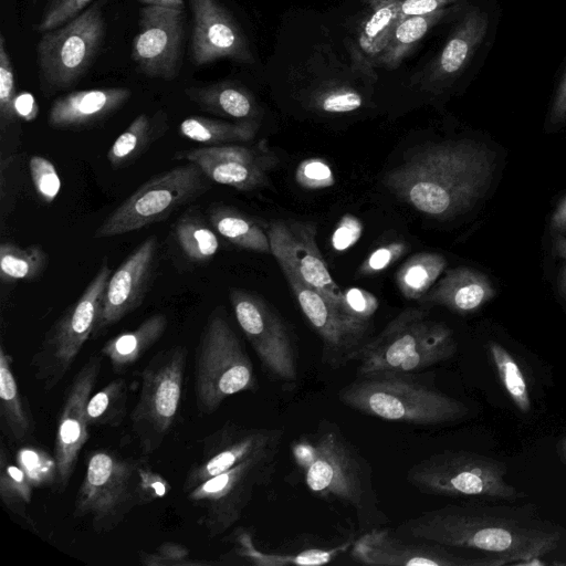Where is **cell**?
Returning a JSON list of instances; mask_svg holds the SVG:
<instances>
[{
  "label": "cell",
  "mask_w": 566,
  "mask_h": 566,
  "mask_svg": "<svg viewBox=\"0 0 566 566\" xmlns=\"http://www.w3.org/2000/svg\"><path fill=\"white\" fill-rule=\"evenodd\" d=\"M494 154L472 140L429 144L387 172L384 182L428 217L444 219L470 209L485 192Z\"/></svg>",
  "instance_id": "1"
},
{
  "label": "cell",
  "mask_w": 566,
  "mask_h": 566,
  "mask_svg": "<svg viewBox=\"0 0 566 566\" xmlns=\"http://www.w3.org/2000/svg\"><path fill=\"white\" fill-rule=\"evenodd\" d=\"M397 534L446 547L495 554L489 565H544L559 533L538 522L472 504H451L422 512L397 526Z\"/></svg>",
  "instance_id": "2"
},
{
  "label": "cell",
  "mask_w": 566,
  "mask_h": 566,
  "mask_svg": "<svg viewBox=\"0 0 566 566\" xmlns=\"http://www.w3.org/2000/svg\"><path fill=\"white\" fill-rule=\"evenodd\" d=\"M293 455L313 494L350 506L361 526L386 520L379 509L369 463L338 426L321 421L313 434L295 441Z\"/></svg>",
  "instance_id": "3"
},
{
  "label": "cell",
  "mask_w": 566,
  "mask_h": 566,
  "mask_svg": "<svg viewBox=\"0 0 566 566\" xmlns=\"http://www.w3.org/2000/svg\"><path fill=\"white\" fill-rule=\"evenodd\" d=\"M455 352L449 326L431 319L423 310L409 307L359 350L355 358L357 377L411 375L450 359Z\"/></svg>",
  "instance_id": "4"
},
{
  "label": "cell",
  "mask_w": 566,
  "mask_h": 566,
  "mask_svg": "<svg viewBox=\"0 0 566 566\" xmlns=\"http://www.w3.org/2000/svg\"><path fill=\"white\" fill-rule=\"evenodd\" d=\"M410 376L376 374L357 377L338 391V399L365 415L418 426L449 423L468 415L463 402L415 381Z\"/></svg>",
  "instance_id": "5"
},
{
  "label": "cell",
  "mask_w": 566,
  "mask_h": 566,
  "mask_svg": "<svg viewBox=\"0 0 566 566\" xmlns=\"http://www.w3.org/2000/svg\"><path fill=\"white\" fill-rule=\"evenodd\" d=\"M256 387L248 353L224 311L216 308L209 315L196 348L193 391L198 412L210 415L231 396L255 391Z\"/></svg>",
  "instance_id": "6"
},
{
  "label": "cell",
  "mask_w": 566,
  "mask_h": 566,
  "mask_svg": "<svg viewBox=\"0 0 566 566\" xmlns=\"http://www.w3.org/2000/svg\"><path fill=\"white\" fill-rule=\"evenodd\" d=\"M506 465L496 459L444 450L415 463L406 480L429 495L515 501L524 494L506 482Z\"/></svg>",
  "instance_id": "7"
},
{
  "label": "cell",
  "mask_w": 566,
  "mask_h": 566,
  "mask_svg": "<svg viewBox=\"0 0 566 566\" xmlns=\"http://www.w3.org/2000/svg\"><path fill=\"white\" fill-rule=\"evenodd\" d=\"M188 349L174 345L156 353L140 373L137 402L130 412V429L143 455L155 453L177 420Z\"/></svg>",
  "instance_id": "8"
},
{
  "label": "cell",
  "mask_w": 566,
  "mask_h": 566,
  "mask_svg": "<svg viewBox=\"0 0 566 566\" xmlns=\"http://www.w3.org/2000/svg\"><path fill=\"white\" fill-rule=\"evenodd\" d=\"M138 462L139 459L124 458L107 449L87 453L85 473L75 494L73 516H88L97 534L116 528L133 509L139 506Z\"/></svg>",
  "instance_id": "9"
},
{
  "label": "cell",
  "mask_w": 566,
  "mask_h": 566,
  "mask_svg": "<svg viewBox=\"0 0 566 566\" xmlns=\"http://www.w3.org/2000/svg\"><path fill=\"white\" fill-rule=\"evenodd\" d=\"M109 276L111 268L104 260L81 296L50 327L32 355L30 368L44 391L59 385L91 338Z\"/></svg>",
  "instance_id": "10"
},
{
  "label": "cell",
  "mask_w": 566,
  "mask_h": 566,
  "mask_svg": "<svg viewBox=\"0 0 566 566\" xmlns=\"http://www.w3.org/2000/svg\"><path fill=\"white\" fill-rule=\"evenodd\" d=\"M201 168L187 161L147 180L96 229L94 238L126 234L167 219L210 188Z\"/></svg>",
  "instance_id": "11"
},
{
  "label": "cell",
  "mask_w": 566,
  "mask_h": 566,
  "mask_svg": "<svg viewBox=\"0 0 566 566\" xmlns=\"http://www.w3.org/2000/svg\"><path fill=\"white\" fill-rule=\"evenodd\" d=\"M280 448L253 455L217 474L186 493L200 511L197 523L213 538L230 530L241 518L254 493L272 481Z\"/></svg>",
  "instance_id": "12"
},
{
  "label": "cell",
  "mask_w": 566,
  "mask_h": 566,
  "mask_svg": "<svg viewBox=\"0 0 566 566\" xmlns=\"http://www.w3.org/2000/svg\"><path fill=\"white\" fill-rule=\"evenodd\" d=\"M104 28L102 10L94 4L62 27L43 32L36 45L43 94L66 90L82 78L97 55Z\"/></svg>",
  "instance_id": "13"
},
{
  "label": "cell",
  "mask_w": 566,
  "mask_h": 566,
  "mask_svg": "<svg viewBox=\"0 0 566 566\" xmlns=\"http://www.w3.org/2000/svg\"><path fill=\"white\" fill-rule=\"evenodd\" d=\"M230 302L235 319L254 349L264 374L284 390L298 381V354L284 321L260 296L234 289Z\"/></svg>",
  "instance_id": "14"
},
{
  "label": "cell",
  "mask_w": 566,
  "mask_h": 566,
  "mask_svg": "<svg viewBox=\"0 0 566 566\" xmlns=\"http://www.w3.org/2000/svg\"><path fill=\"white\" fill-rule=\"evenodd\" d=\"M280 264L298 305L323 343V363L339 368L355 358L369 340V322L360 321L336 308L317 290L308 285L282 256Z\"/></svg>",
  "instance_id": "15"
},
{
  "label": "cell",
  "mask_w": 566,
  "mask_h": 566,
  "mask_svg": "<svg viewBox=\"0 0 566 566\" xmlns=\"http://www.w3.org/2000/svg\"><path fill=\"white\" fill-rule=\"evenodd\" d=\"M185 19L184 9L146 6L139 10L132 59L140 73L165 81L178 76L182 64Z\"/></svg>",
  "instance_id": "16"
},
{
  "label": "cell",
  "mask_w": 566,
  "mask_h": 566,
  "mask_svg": "<svg viewBox=\"0 0 566 566\" xmlns=\"http://www.w3.org/2000/svg\"><path fill=\"white\" fill-rule=\"evenodd\" d=\"M283 437L281 428H248L227 421L202 439L200 453L184 478L182 492H189L253 455L281 447Z\"/></svg>",
  "instance_id": "17"
},
{
  "label": "cell",
  "mask_w": 566,
  "mask_h": 566,
  "mask_svg": "<svg viewBox=\"0 0 566 566\" xmlns=\"http://www.w3.org/2000/svg\"><path fill=\"white\" fill-rule=\"evenodd\" d=\"M102 368V355H92L74 375L59 413L53 454L57 465L55 490L63 493L74 473L88 433L87 403Z\"/></svg>",
  "instance_id": "18"
},
{
  "label": "cell",
  "mask_w": 566,
  "mask_h": 566,
  "mask_svg": "<svg viewBox=\"0 0 566 566\" xmlns=\"http://www.w3.org/2000/svg\"><path fill=\"white\" fill-rule=\"evenodd\" d=\"M448 547L400 536L396 531L375 527L353 544L350 555L369 566H483L486 559H468Z\"/></svg>",
  "instance_id": "19"
},
{
  "label": "cell",
  "mask_w": 566,
  "mask_h": 566,
  "mask_svg": "<svg viewBox=\"0 0 566 566\" xmlns=\"http://www.w3.org/2000/svg\"><path fill=\"white\" fill-rule=\"evenodd\" d=\"M198 165L213 182L250 191L268 184L277 159L268 148L235 144L203 146L176 156Z\"/></svg>",
  "instance_id": "20"
},
{
  "label": "cell",
  "mask_w": 566,
  "mask_h": 566,
  "mask_svg": "<svg viewBox=\"0 0 566 566\" xmlns=\"http://www.w3.org/2000/svg\"><path fill=\"white\" fill-rule=\"evenodd\" d=\"M156 253L157 240L149 237L111 274L92 339L142 305L153 279Z\"/></svg>",
  "instance_id": "21"
},
{
  "label": "cell",
  "mask_w": 566,
  "mask_h": 566,
  "mask_svg": "<svg viewBox=\"0 0 566 566\" xmlns=\"http://www.w3.org/2000/svg\"><path fill=\"white\" fill-rule=\"evenodd\" d=\"M268 237L273 256L284 258L303 281L347 314L343 290L333 280L317 248L314 226L275 221L270 224Z\"/></svg>",
  "instance_id": "22"
},
{
  "label": "cell",
  "mask_w": 566,
  "mask_h": 566,
  "mask_svg": "<svg viewBox=\"0 0 566 566\" xmlns=\"http://www.w3.org/2000/svg\"><path fill=\"white\" fill-rule=\"evenodd\" d=\"M192 12L191 60L205 65L240 55V36L217 0H189Z\"/></svg>",
  "instance_id": "23"
},
{
  "label": "cell",
  "mask_w": 566,
  "mask_h": 566,
  "mask_svg": "<svg viewBox=\"0 0 566 566\" xmlns=\"http://www.w3.org/2000/svg\"><path fill=\"white\" fill-rule=\"evenodd\" d=\"M130 95L132 92L126 87L74 91L52 103L48 123L54 129L87 127L112 115Z\"/></svg>",
  "instance_id": "24"
},
{
  "label": "cell",
  "mask_w": 566,
  "mask_h": 566,
  "mask_svg": "<svg viewBox=\"0 0 566 566\" xmlns=\"http://www.w3.org/2000/svg\"><path fill=\"white\" fill-rule=\"evenodd\" d=\"M495 294L496 291L485 274L469 266H458L448 270L419 302L444 306L459 314H469L481 308Z\"/></svg>",
  "instance_id": "25"
},
{
  "label": "cell",
  "mask_w": 566,
  "mask_h": 566,
  "mask_svg": "<svg viewBox=\"0 0 566 566\" xmlns=\"http://www.w3.org/2000/svg\"><path fill=\"white\" fill-rule=\"evenodd\" d=\"M12 356L0 346V424L12 443H31L35 433L28 399L21 394L12 369Z\"/></svg>",
  "instance_id": "26"
},
{
  "label": "cell",
  "mask_w": 566,
  "mask_h": 566,
  "mask_svg": "<svg viewBox=\"0 0 566 566\" xmlns=\"http://www.w3.org/2000/svg\"><path fill=\"white\" fill-rule=\"evenodd\" d=\"M233 543L232 553L244 559L248 564L256 566H282V565H324L331 563L343 553L350 542L335 547H308L303 551L274 553L259 549L250 531L237 528L230 536Z\"/></svg>",
  "instance_id": "27"
},
{
  "label": "cell",
  "mask_w": 566,
  "mask_h": 566,
  "mask_svg": "<svg viewBox=\"0 0 566 566\" xmlns=\"http://www.w3.org/2000/svg\"><path fill=\"white\" fill-rule=\"evenodd\" d=\"M167 317L157 313L147 317L135 329L123 332L108 339L99 350L115 373L136 364L164 335Z\"/></svg>",
  "instance_id": "28"
},
{
  "label": "cell",
  "mask_w": 566,
  "mask_h": 566,
  "mask_svg": "<svg viewBox=\"0 0 566 566\" xmlns=\"http://www.w3.org/2000/svg\"><path fill=\"white\" fill-rule=\"evenodd\" d=\"M168 129V116L159 109L155 114H139L115 139L106 154L113 168L127 166L140 157Z\"/></svg>",
  "instance_id": "29"
},
{
  "label": "cell",
  "mask_w": 566,
  "mask_h": 566,
  "mask_svg": "<svg viewBox=\"0 0 566 566\" xmlns=\"http://www.w3.org/2000/svg\"><path fill=\"white\" fill-rule=\"evenodd\" d=\"M209 221L212 228L230 243L259 253H271L268 233L235 209L213 206L209 210Z\"/></svg>",
  "instance_id": "30"
},
{
  "label": "cell",
  "mask_w": 566,
  "mask_h": 566,
  "mask_svg": "<svg viewBox=\"0 0 566 566\" xmlns=\"http://www.w3.org/2000/svg\"><path fill=\"white\" fill-rule=\"evenodd\" d=\"M256 129L253 122L228 123L203 116L187 117L179 126L185 138L205 146L249 142L255 136Z\"/></svg>",
  "instance_id": "31"
},
{
  "label": "cell",
  "mask_w": 566,
  "mask_h": 566,
  "mask_svg": "<svg viewBox=\"0 0 566 566\" xmlns=\"http://www.w3.org/2000/svg\"><path fill=\"white\" fill-rule=\"evenodd\" d=\"M186 95L201 109L216 115L245 119L253 115L251 98L243 91L226 85L212 84L186 90Z\"/></svg>",
  "instance_id": "32"
},
{
  "label": "cell",
  "mask_w": 566,
  "mask_h": 566,
  "mask_svg": "<svg viewBox=\"0 0 566 566\" xmlns=\"http://www.w3.org/2000/svg\"><path fill=\"white\" fill-rule=\"evenodd\" d=\"M446 265L447 260L439 253L420 252L409 258L396 274L401 295L419 301L432 287Z\"/></svg>",
  "instance_id": "33"
},
{
  "label": "cell",
  "mask_w": 566,
  "mask_h": 566,
  "mask_svg": "<svg viewBox=\"0 0 566 566\" xmlns=\"http://www.w3.org/2000/svg\"><path fill=\"white\" fill-rule=\"evenodd\" d=\"M32 484L24 471L11 460L2 444L0 449V499L4 506L35 527L29 512L32 499Z\"/></svg>",
  "instance_id": "34"
},
{
  "label": "cell",
  "mask_w": 566,
  "mask_h": 566,
  "mask_svg": "<svg viewBox=\"0 0 566 566\" xmlns=\"http://www.w3.org/2000/svg\"><path fill=\"white\" fill-rule=\"evenodd\" d=\"M128 386L125 378L111 380L92 395L87 403L90 426L118 427L127 412Z\"/></svg>",
  "instance_id": "35"
},
{
  "label": "cell",
  "mask_w": 566,
  "mask_h": 566,
  "mask_svg": "<svg viewBox=\"0 0 566 566\" xmlns=\"http://www.w3.org/2000/svg\"><path fill=\"white\" fill-rule=\"evenodd\" d=\"M46 264L48 255L39 245L21 248L4 242L0 247V279L3 283L35 280Z\"/></svg>",
  "instance_id": "36"
},
{
  "label": "cell",
  "mask_w": 566,
  "mask_h": 566,
  "mask_svg": "<svg viewBox=\"0 0 566 566\" xmlns=\"http://www.w3.org/2000/svg\"><path fill=\"white\" fill-rule=\"evenodd\" d=\"M175 237L182 253L193 262L208 261L219 250L216 232L196 214H185L178 220Z\"/></svg>",
  "instance_id": "37"
},
{
  "label": "cell",
  "mask_w": 566,
  "mask_h": 566,
  "mask_svg": "<svg viewBox=\"0 0 566 566\" xmlns=\"http://www.w3.org/2000/svg\"><path fill=\"white\" fill-rule=\"evenodd\" d=\"M489 352L509 397L522 413H527L532 403L528 386L518 363L496 342L489 343Z\"/></svg>",
  "instance_id": "38"
},
{
  "label": "cell",
  "mask_w": 566,
  "mask_h": 566,
  "mask_svg": "<svg viewBox=\"0 0 566 566\" xmlns=\"http://www.w3.org/2000/svg\"><path fill=\"white\" fill-rule=\"evenodd\" d=\"M15 462L24 471L33 488H55L57 465L54 454L27 444L17 450Z\"/></svg>",
  "instance_id": "39"
},
{
  "label": "cell",
  "mask_w": 566,
  "mask_h": 566,
  "mask_svg": "<svg viewBox=\"0 0 566 566\" xmlns=\"http://www.w3.org/2000/svg\"><path fill=\"white\" fill-rule=\"evenodd\" d=\"M15 81L9 52L6 48V40L0 33V128L4 132L7 127L19 119L15 111Z\"/></svg>",
  "instance_id": "40"
},
{
  "label": "cell",
  "mask_w": 566,
  "mask_h": 566,
  "mask_svg": "<svg viewBox=\"0 0 566 566\" xmlns=\"http://www.w3.org/2000/svg\"><path fill=\"white\" fill-rule=\"evenodd\" d=\"M139 562L146 566H208L220 565L219 562L193 559L185 545L164 542L154 553H139Z\"/></svg>",
  "instance_id": "41"
},
{
  "label": "cell",
  "mask_w": 566,
  "mask_h": 566,
  "mask_svg": "<svg viewBox=\"0 0 566 566\" xmlns=\"http://www.w3.org/2000/svg\"><path fill=\"white\" fill-rule=\"evenodd\" d=\"M29 168L38 196L46 203L53 202L61 190V178L53 163L34 155L30 159Z\"/></svg>",
  "instance_id": "42"
},
{
  "label": "cell",
  "mask_w": 566,
  "mask_h": 566,
  "mask_svg": "<svg viewBox=\"0 0 566 566\" xmlns=\"http://www.w3.org/2000/svg\"><path fill=\"white\" fill-rule=\"evenodd\" d=\"M92 0H50L38 25L36 31L46 32L67 23L77 17Z\"/></svg>",
  "instance_id": "43"
},
{
  "label": "cell",
  "mask_w": 566,
  "mask_h": 566,
  "mask_svg": "<svg viewBox=\"0 0 566 566\" xmlns=\"http://www.w3.org/2000/svg\"><path fill=\"white\" fill-rule=\"evenodd\" d=\"M169 490V482L145 461L139 459L137 467V494L139 506L163 499Z\"/></svg>",
  "instance_id": "44"
},
{
  "label": "cell",
  "mask_w": 566,
  "mask_h": 566,
  "mask_svg": "<svg viewBox=\"0 0 566 566\" xmlns=\"http://www.w3.org/2000/svg\"><path fill=\"white\" fill-rule=\"evenodd\" d=\"M298 185L306 189H322L334 184V175L328 164L318 158L304 160L296 169Z\"/></svg>",
  "instance_id": "45"
},
{
  "label": "cell",
  "mask_w": 566,
  "mask_h": 566,
  "mask_svg": "<svg viewBox=\"0 0 566 566\" xmlns=\"http://www.w3.org/2000/svg\"><path fill=\"white\" fill-rule=\"evenodd\" d=\"M379 302L370 292L360 287H349L343 290L344 311L360 321L369 322L376 313Z\"/></svg>",
  "instance_id": "46"
},
{
  "label": "cell",
  "mask_w": 566,
  "mask_h": 566,
  "mask_svg": "<svg viewBox=\"0 0 566 566\" xmlns=\"http://www.w3.org/2000/svg\"><path fill=\"white\" fill-rule=\"evenodd\" d=\"M406 251L403 242H390L374 250L361 263L358 273L361 275H373L386 270L390 264L398 260Z\"/></svg>",
  "instance_id": "47"
},
{
  "label": "cell",
  "mask_w": 566,
  "mask_h": 566,
  "mask_svg": "<svg viewBox=\"0 0 566 566\" xmlns=\"http://www.w3.org/2000/svg\"><path fill=\"white\" fill-rule=\"evenodd\" d=\"M361 223L355 216L346 214L338 222L332 235V245L344 251L355 244L361 234Z\"/></svg>",
  "instance_id": "48"
},
{
  "label": "cell",
  "mask_w": 566,
  "mask_h": 566,
  "mask_svg": "<svg viewBox=\"0 0 566 566\" xmlns=\"http://www.w3.org/2000/svg\"><path fill=\"white\" fill-rule=\"evenodd\" d=\"M361 105V97L354 92L334 93L322 102V108L328 113H345L357 109Z\"/></svg>",
  "instance_id": "49"
},
{
  "label": "cell",
  "mask_w": 566,
  "mask_h": 566,
  "mask_svg": "<svg viewBox=\"0 0 566 566\" xmlns=\"http://www.w3.org/2000/svg\"><path fill=\"white\" fill-rule=\"evenodd\" d=\"M428 29V22L421 15L405 20L396 29V38L401 43H412L419 40Z\"/></svg>",
  "instance_id": "50"
},
{
  "label": "cell",
  "mask_w": 566,
  "mask_h": 566,
  "mask_svg": "<svg viewBox=\"0 0 566 566\" xmlns=\"http://www.w3.org/2000/svg\"><path fill=\"white\" fill-rule=\"evenodd\" d=\"M548 118L552 125H559L566 120V69L556 88Z\"/></svg>",
  "instance_id": "51"
},
{
  "label": "cell",
  "mask_w": 566,
  "mask_h": 566,
  "mask_svg": "<svg viewBox=\"0 0 566 566\" xmlns=\"http://www.w3.org/2000/svg\"><path fill=\"white\" fill-rule=\"evenodd\" d=\"M395 9L391 7H382L377 10L365 27V34L375 38L381 33L392 21Z\"/></svg>",
  "instance_id": "52"
},
{
  "label": "cell",
  "mask_w": 566,
  "mask_h": 566,
  "mask_svg": "<svg viewBox=\"0 0 566 566\" xmlns=\"http://www.w3.org/2000/svg\"><path fill=\"white\" fill-rule=\"evenodd\" d=\"M15 111L19 118L31 122L36 118L39 107L32 94L23 92L15 98Z\"/></svg>",
  "instance_id": "53"
},
{
  "label": "cell",
  "mask_w": 566,
  "mask_h": 566,
  "mask_svg": "<svg viewBox=\"0 0 566 566\" xmlns=\"http://www.w3.org/2000/svg\"><path fill=\"white\" fill-rule=\"evenodd\" d=\"M554 251L563 260L557 279V290L562 298L566 301V237L557 233L554 239Z\"/></svg>",
  "instance_id": "54"
},
{
  "label": "cell",
  "mask_w": 566,
  "mask_h": 566,
  "mask_svg": "<svg viewBox=\"0 0 566 566\" xmlns=\"http://www.w3.org/2000/svg\"><path fill=\"white\" fill-rule=\"evenodd\" d=\"M438 6L439 0H406L401 11L407 15H422L434 11Z\"/></svg>",
  "instance_id": "55"
},
{
  "label": "cell",
  "mask_w": 566,
  "mask_h": 566,
  "mask_svg": "<svg viewBox=\"0 0 566 566\" xmlns=\"http://www.w3.org/2000/svg\"><path fill=\"white\" fill-rule=\"evenodd\" d=\"M551 228L556 233L566 232V196L557 205L552 214Z\"/></svg>",
  "instance_id": "56"
},
{
  "label": "cell",
  "mask_w": 566,
  "mask_h": 566,
  "mask_svg": "<svg viewBox=\"0 0 566 566\" xmlns=\"http://www.w3.org/2000/svg\"><path fill=\"white\" fill-rule=\"evenodd\" d=\"M147 6H160L176 9H185L184 0H139Z\"/></svg>",
  "instance_id": "57"
},
{
  "label": "cell",
  "mask_w": 566,
  "mask_h": 566,
  "mask_svg": "<svg viewBox=\"0 0 566 566\" xmlns=\"http://www.w3.org/2000/svg\"><path fill=\"white\" fill-rule=\"evenodd\" d=\"M560 454L566 459V436L559 441Z\"/></svg>",
  "instance_id": "58"
}]
</instances>
